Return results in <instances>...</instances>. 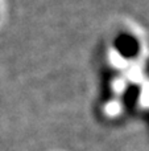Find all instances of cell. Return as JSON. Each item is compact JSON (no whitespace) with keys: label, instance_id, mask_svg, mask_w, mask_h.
<instances>
[{"label":"cell","instance_id":"cell-1","mask_svg":"<svg viewBox=\"0 0 149 151\" xmlns=\"http://www.w3.org/2000/svg\"><path fill=\"white\" fill-rule=\"evenodd\" d=\"M140 52V44L129 33H121L116 37L115 40V53H118L123 60L133 58L139 55Z\"/></svg>","mask_w":149,"mask_h":151},{"label":"cell","instance_id":"cell-2","mask_svg":"<svg viewBox=\"0 0 149 151\" xmlns=\"http://www.w3.org/2000/svg\"><path fill=\"white\" fill-rule=\"evenodd\" d=\"M140 93H141V88L137 83H131L126 89H123V102L126 107L132 109L137 102H140Z\"/></svg>","mask_w":149,"mask_h":151},{"label":"cell","instance_id":"cell-3","mask_svg":"<svg viewBox=\"0 0 149 151\" xmlns=\"http://www.w3.org/2000/svg\"><path fill=\"white\" fill-rule=\"evenodd\" d=\"M106 111H107V114H111V115L118 114L120 111V105L118 102H110L107 105V107H106Z\"/></svg>","mask_w":149,"mask_h":151},{"label":"cell","instance_id":"cell-4","mask_svg":"<svg viewBox=\"0 0 149 151\" xmlns=\"http://www.w3.org/2000/svg\"><path fill=\"white\" fill-rule=\"evenodd\" d=\"M140 102L144 105H149V86L145 85L141 88V93H140Z\"/></svg>","mask_w":149,"mask_h":151},{"label":"cell","instance_id":"cell-5","mask_svg":"<svg viewBox=\"0 0 149 151\" xmlns=\"http://www.w3.org/2000/svg\"><path fill=\"white\" fill-rule=\"evenodd\" d=\"M112 61L116 64V65H119V66L126 64V60H123V58H121L118 53H114V55H112Z\"/></svg>","mask_w":149,"mask_h":151}]
</instances>
